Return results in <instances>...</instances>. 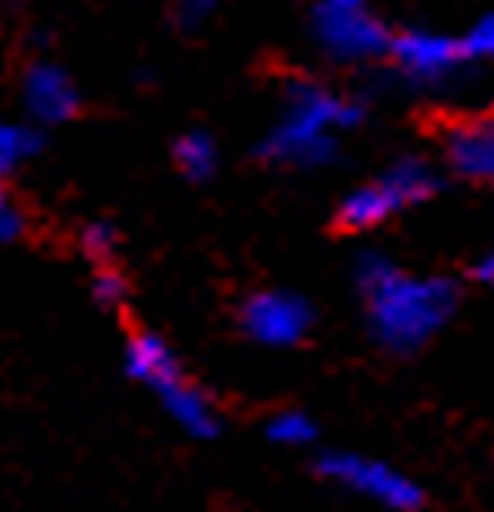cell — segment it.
Here are the masks:
<instances>
[{"instance_id": "obj_1", "label": "cell", "mask_w": 494, "mask_h": 512, "mask_svg": "<svg viewBox=\"0 0 494 512\" xmlns=\"http://www.w3.org/2000/svg\"><path fill=\"white\" fill-rule=\"evenodd\" d=\"M358 287L367 296L375 336L389 349H420L455 309V283L450 279L402 274L375 252L358 261Z\"/></svg>"}, {"instance_id": "obj_2", "label": "cell", "mask_w": 494, "mask_h": 512, "mask_svg": "<svg viewBox=\"0 0 494 512\" xmlns=\"http://www.w3.org/2000/svg\"><path fill=\"white\" fill-rule=\"evenodd\" d=\"M362 120V106L340 98L336 89H322L314 80H296L287 84L283 111L265 137V159H278V164H322L336 151V137Z\"/></svg>"}, {"instance_id": "obj_3", "label": "cell", "mask_w": 494, "mask_h": 512, "mask_svg": "<svg viewBox=\"0 0 494 512\" xmlns=\"http://www.w3.org/2000/svg\"><path fill=\"white\" fill-rule=\"evenodd\" d=\"M433 195V173L420 159H397L380 177H371L367 186H358L353 195L340 204V226L345 230H371L384 226L389 217H397L402 208L420 204Z\"/></svg>"}, {"instance_id": "obj_4", "label": "cell", "mask_w": 494, "mask_h": 512, "mask_svg": "<svg viewBox=\"0 0 494 512\" xmlns=\"http://www.w3.org/2000/svg\"><path fill=\"white\" fill-rule=\"evenodd\" d=\"M128 371H133L137 380L155 384L159 398L168 402V411H173L190 433H212V429H217V420H212L208 398H203L195 384L181 376V367H177L173 349H168L159 336L142 332V336L128 340Z\"/></svg>"}, {"instance_id": "obj_5", "label": "cell", "mask_w": 494, "mask_h": 512, "mask_svg": "<svg viewBox=\"0 0 494 512\" xmlns=\"http://www.w3.org/2000/svg\"><path fill=\"white\" fill-rule=\"evenodd\" d=\"M314 40L331 62H367L375 53H389V31L367 0H318Z\"/></svg>"}, {"instance_id": "obj_6", "label": "cell", "mask_w": 494, "mask_h": 512, "mask_svg": "<svg viewBox=\"0 0 494 512\" xmlns=\"http://www.w3.org/2000/svg\"><path fill=\"white\" fill-rule=\"evenodd\" d=\"M389 53L411 80L437 84L468 58V45L455 36H442V31H402V36H393Z\"/></svg>"}, {"instance_id": "obj_7", "label": "cell", "mask_w": 494, "mask_h": 512, "mask_svg": "<svg viewBox=\"0 0 494 512\" xmlns=\"http://www.w3.org/2000/svg\"><path fill=\"white\" fill-rule=\"evenodd\" d=\"M243 327L261 345H296L309 332V305L292 292H256L243 305Z\"/></svg>"}, {"instance_id": "obj_8", "label": "cell", "mask_w": 494, "mask_h": 512, "mask_svg": "<svg viewBox=\"0 0 494 512\" xmlns=\"http://www.w3.org/2000/svg\"><path fill=\"white\" fill-rule=\"evenodd\" d=\"M23 106H27L31 120L62 124V120H71L75 106H80V89H75V80L62 67L36 62V67H27V76H23Z\"/></svg>"}, {"instance_id": "obj_9", "label": "cell", "mask_w": 494, "mask_h": 512, "mask_svg": "<svg viewBox=\"0 0 494 512\" xmlns=\"http://www.w3.org/2000/svg\"><path fill=\"white\" fill-rule=\"evenodd\" d=\"M446 159L455 173L494 181V115L486 120H464L446 133Z\"/></svg>"}, {"instance_id": "obj_10", "label": "cell", "mask_w": 494, "mask_h": 512, "mask_svg": "<svg viewBox=\"0 0 494 512\" xmlns=\"http://www.w3.org/2000/svg\"><path fill=\"white\" fill-rule=\"evenodd\" d=\"M336 477H345V482L371 490V495L389 499V504H415V486H406L397 473H389V468L380 464H362V460H331L327 464Z\"/></svg>"}, {"instance_id": "obj_11", "label": "cell", "mask_w": 494, "mask_h": 512, "mask_svg": "<svg viewBox=\"0 0 494 512\" xmlns=\"http://www.w3.org/2000/svg\"><path fill=\"white\" fill-rule=\"evenodd\" d=\"M173 155H177V168H181V173H186L190 181L212 177V168H217V146H212L208 133H186V137H181V142L173 146Z\"/></svg>"}, {"instance_id": "obj_12", "label": "cell", "mask_w": 494, "mask_h": 512, "mask_svg": "<svg viewBox=\"0 0 494 512\" xmlns=\"http://www.w3.org/2000/svg\"><path fill=\"white\" fill-rule=\"evenodd\" d=\"M31 155H40V133L31 124H0V168H23Z\"/></svg>"}, {"instance_id": "obj_13", "label": "cell", "mask_w": 494, "mask_h": 512, "mask_svg": "<svg viewBox=\"0 0 494 512\" xmlns=\"http://www.w3.org/2000/svg\"><path fill=\"white\" fill-rule=\"evenodd\" d=\"M468 58H494V9L490 14H481V23L468 31Z\"/></svg>"}, {"instance_id": "obj_14", "label": "cell", "mask_w": 494, "mask_h": 512, "mask_svg": "<svg viewBox=\"0 0 494 512\" xmlns=\"http://www.w3.org/2000/svg\"><path fill=\"white\" fill-rule=\"evenodd\" d=\"M84 252L106 261V256L115 252V226H106V221H93V226H84Z\"/></svg>"}, {"instance_id": "obj_15", "label": "cell", "mask_w": 494, "mask_h": 512, "mask_svg": "<svg viewBox=\"0 0 494 512\" xmlns=\"http://www.w3.org/2000/svg\"><path fill=\"white\" fill-rule=\"evenodd\" d=\"M93 296H98L102 305H120L124 301V279L111 270V265H102V270L93 274Z\"/></svg>"}, {"instance_id": "obj_16", "label": "cell", "mask_w": 494, "mask_h": 512, "mask_svg": "<svg viewBox=\"0 0 494 512\" xmlns=\"http://www.w3.org/2000/svg\"><path fill=\"white\" fill-rule=\"evenodd\" d=\"M212 5H217V0H177V23L181 27H199L203 18L212 14Z\"/></svg>"}, {"instance_id": "obj_17", "label": "cell", "mask_w": 494, "mask_h": 512, "mask_svg": "<svg viewBox=\"0 0 494 512\" xmlns=\"http://www.w3.org/2000/svg\"><path fill=\"white\" fill-rule=\"evenodd\" d=\"M274 433L300 442V437H309V420H305V415H278V420H274Z\"/></svg>"}, {"instance_id": "obj_18", "label": "cell", "mask_w": 494, "mask_h": 512, "mask_svg": "<svg viewBox=\"0 0 494 512\" xmlns=\"http://www.w3.org/2000/svg\"><path fill=\"white\" fill-rule=\"evenodd\" d=\"M23 234V212H18L14 204L0 208V239H18Z\"/></svg>"}, {"instance_id": "obj_19", "label": "cell", "mask_w": 494, "mask_h": 512, "mask_svg": "<svg viewBox=\"0 0 494 512\" xmlns=\"http://www.w3.org/2000/svg\"><path fill=\"white\" fill-rule=\"evenodd\" d=\"M477 279L494 287V248H490V252H486V256H481V261H477Z\"/></svg>"}, {"instance_id": "obj_20", "label": "cell", "mask_w": 494, "mask_h": 512, "mask_svg": "<svg viewBox=\"0 0 494 512\" xmlns=\"http://www.w3.org/2000/svg\"><path fill=\"white\" fill-rule=\"evenodd\" d=\"M314 5H318V0H314Z\"/></svg>"}]
</instances>
